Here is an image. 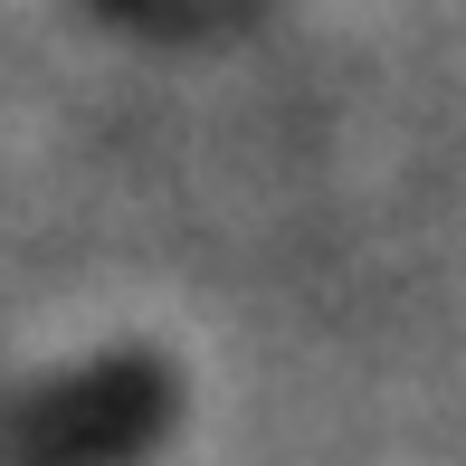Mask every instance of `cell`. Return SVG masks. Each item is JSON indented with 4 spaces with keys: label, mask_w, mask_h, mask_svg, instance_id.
<instances>
[{
    "label": "cell",
    "mask_w": 466,
    "mask_h": 466,
    "mask_svg": "<svg viewBox=\"0 0 466 466\" xmlns=\"http://www.w3.org/2000/svg\"><path fill=\"white\" fill-rule=\"evenodd\" d=\"M172 429V371L162 362H96L19 410V466H124Z\"/></svg>",
    "instance_id": "6da1fadb"
}]
</instances>
